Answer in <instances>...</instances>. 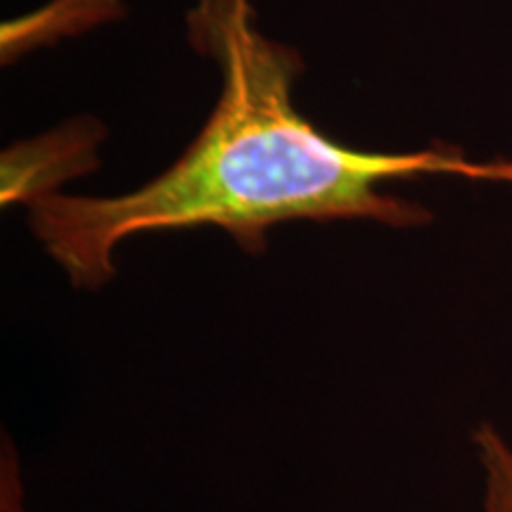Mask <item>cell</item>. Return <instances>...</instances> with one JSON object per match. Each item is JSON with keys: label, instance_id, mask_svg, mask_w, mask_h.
I'll list each match as a JSON object with an SVG mask.
<instances>
[{"label": "cell", "instance_id": "3", "mask_svg": "<svg viewBox=\"0 0 512 512\" xmlns=\"http://www.w3.org/2000/svg\"><path fill=\"white\" fill-rule=\"evenodd\" d=\"M124 15L126 0H50L41 10L3 24L0 55L5 64L15 62L31 50L81 36Z\"/></svg>", "mask_w": 512, "mask_h": 512}, {"label": "cell", "instance_id": "2", "mask_svg": "<svg viewBox=\"0 0 512 512\" xmlns=\"http://www.w3.org/2000/svg\"><path fill=\"white\" fill-rule=\"evenodd\" d=\"M105 138V124L83 114L8 147L0 162V200L5 207H31L43 197L57 195L67 181L98 169Z\"/></svg>", "mask_w": 512, "mask_h": 512}, {"label": "cell", "instance_id": "1", "mask_svg": "<svg viewBox=\"0 0 512 512\" xmlns=\"http://www.w3.org/2000/svg\"><path fill=\"white\" fill-rule=\"evenodd\" d=\"M185 27L192 50L219 69L221 91L183 155L124 195L57 192L27 207L31 233L74 287L110 283L114 252L138 235L219 228L256 254L287 221L430 223L422 204L384 190L394 181L453 174L512 183V162H470L456 147L373 152L325 136L294 105L302 55L261 31L252 0H195Z\"/></svg>", "mask_w": 512, "mask_h": 512}, {"label": "cell", "instance_id": "4", "mask_svg": "<svg viewBox=\"0 0 512 512\" xmlns=\"http://www.w3.org/2000/svg\"><path fill=\"white\" fill-rule=\"evenodd\" d=\"M479 463L484 467V512H512V448L491 425L475 432Z\"/></svg>", "mask_w": 512, "mask_h": 512}]
</instances>
